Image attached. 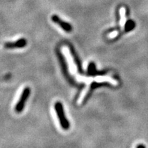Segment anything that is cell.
Returning <instances> with one entry per match:
<instances>
[{"label":"cell","mask_w":148,"mask_h":148,"mask_svg":"<svg viewBox=\"0 0 148 148\" xmlns=\"http://www.w3.org/2000/svg\"><path fill=\"white\" fill-rule=\"evenodd\" d=\"M54 109L57 114V116H58V119L59 120V122H60V124L61 127H62V128L64 130L69 129L70 127L69 122L68 121V119H66L65 114H64L63 106H62V103L60 102V101L56 102L54 104Z\"/></svg>","instance_id":"1"},{"label":"cell","mask_w":148,"mask_h":148,"mask_svg":"<svg viewBox=\"0 0 148 148\" xmlns=\"http://www.w3.org/2000/svg\"><path fill=\"white\" fill-rule=\"evenodd\" d=\"M30 95V89L29 87H25L24 88L23 92H22L21 96H20L19 100L18 101L17 103L16 104L14 110L16 112L19 113L23 111L24 107H25V104L26 101L28 99L29 96Z\"/></svg>","instance_id":"2"},{"label":"cell","mask_w":148,"mask_h":148,"mask_svg":"<svg viewBox=\"0 0 148 148\" xmlns=\"http://www.w3.org/2000/svg\"><path fill=\"white\" fill-rule=\"evenodd\" d=\"M51 20H52L53 23L58 24L59 26L61 27V28L65 31V32H69L72 30V25L71 24H69V23H67V22L62 20L58 15H56V14H53V15L51 16Z\"/></svg>","instance_id":"3"},{"label":"cell","mask_w":148,"mask_h":148,"mask_svg":"<svg viewBox=\"0 0 148 148\" xmlns=\"http://www.w3.org/2000/svg\"><path fill=\"white\" fill-rule=\"evenodd\" d=\"M27 45V40L24 38H20L14 42H7L4 44V47L7 49L14 48H23Z\"/></svg>","instance_id":"4"},{"label":"cell","mask_w":148,"mask_h":148,"mask_svg":"<svg viewBox=\"0 0 148 148\" xmlns=\"http://www.w3.org/2000/svg\"><path fill=\"white\" fill-rule=\"evenodd\" d=\"M95 80L96 82L97 83H101V82H108L110 84L114 85V86H117L118 85V82L111 77L110 76H108V75H105V76H97L95 78Z\"/></svg>","instance_id":"5"},{"label":"cell","mask_w":148,"mask_h":148,"mask_svg":"<svg viewBox=\"0 0 148 148\" xmlns=\"http://www.w3.org/2000/svg\"><path fill=\"white\" fill-rule=\"evenodd\" d=\"M125 12H126V10H125L124 7H121V8L119 9V15H120L119 25H120V27H121L122 29L124 28L125 23H126Z\"/></svg>","instance_id":"6"},{"label":"cell","mask_w":148,"mask_h":148,"mask_svg":"<svg viewBox=\"0 0 148 148\" xmlns=\"http://www.w3.org/2000/svg\"><path fill=\"white\" fill-rule=\"evenodd\" d=\"M118 34H119V32L118 31H113V32H112L110 34H108V38H115L118 36Z\"/></svg>","instance_id":"7"}]
</instances>
